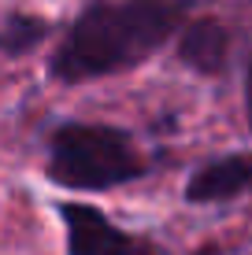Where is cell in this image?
<instances>
[{
    "instance_id": "cell-1",
    "label": "cell",
    "mask_w": 252,
    "mask_h": 255,
    "mask_svg": "<svg viewBox=\"0 0 252 255\" xmlns=\"http://www.w3.org/2000/svg\"><path fill=\"white\" fill-rule=\"evenodd\" d=\"M182 7V0H97L74 19L52 56V74L59 82H85L137 67L175 33Z\"/></svg>"
},
{
    "instance_id": "cell-2",
    "label": "cell",
    "mask_w": 252,
    "mask_h": 255,
    "mask_svg": "<svg viewBox=\"0 0 252 255\" xmlns=\"http://www.w3.org/2000/svg\"><path fill=\"white\" fill-rule=\"evenodd\" d=\"M145 174V155L123 129L59 126L52 133L48 178L67 189H111Z\"/></svg>"
},
{
    "instance_id": "cell-3",
    "label": "cell",
    "mask_w": 252,
    "mask_h": 255,
    "mask_svg": "<svg viewBox=\"0 0 252 255\" xmlns=\"http://www.w3.org/2000/svg\"><path fill=\"white\" fill-rule=\"evenodd\" d=\"M67 222V248L71 255H130L134 241L119 233L97 207L89 204H63L59 207Z\"/></svg>"
},
{
    "instance_id": "cell-4",
    "label": "cell",
    "mask_w": 252,
    "mask_h": 255,
    "mask_svg": "<svg viewBox=\"0 0 252 255\" xmlns=\"http://www.w3.org/2000/svg\"><path fill=\"white\" fill-rule=\"evenodd\" d=\"M252 185V159L249 155H230V159H215L204 170H197L186 185L189 204H215V200H230Z\"/></svg>"
},
{
    "instance_id": "cell-5",
    "label": "cell",
    "mask_w": 252,
    "mask_h": 255,
    "mask_svg": "<svg viewBox=\"0 0 252 255\" xmlns=\"http://www.w3.org/2000/svg\"><path fill=\"white\" fill-rule=\"evenodd\" d=\"M227 45H230L227 30L212 19H201L186 30V37L178 45V56L189 67H197L201 74H215V70H223V63H227Z\"/></svg>"
},
{
    "instance_id": "cell-6",
    "label": "cell",
    "mask_w": 252,
    "mask_h": 255,
    "mask_svg": "<svg viewBox=\"0 0 252 255\" xmlns=\"http://www.w3.org/2000/svg\"><path fill=\"white\" fill-rule=\"evenodd\" d=\"M48 33V26L33 15H22V11H11L0 26V48L7 56H19V52H30L33 45H41V37Z\"/></svg>"
},
{
    "instance_id": "cell-7",
    "label": "cell",
    "mask_w": 252,
    "mask_h": 255,
    "mask_svg": "<svg viewBox=\"0 0 252 255\" xmlns=\"http://www.w3.org/2000/svg\"><path fill=\"white\" fill-rule=\"evenodd\" d=\"M245 104H249V126H252V70H249V85H245Z\"/></svg>"
},
{
    "instance_id": "cell-8",
    "label": "cell",
    "mask_w": 252,
    "mask_h": 255,
    "mask_svg": "<svg viewBox=\"0 0 252 255\" xmlns=\"http://www.w3.org/2000/svg\"><path fill=\"white\" fill-rule=\"evenodd\" d=\"M130 255H152L149 248H137V244H134V252H130Z\"/></svg>"
}]
</instances>
